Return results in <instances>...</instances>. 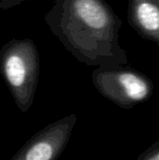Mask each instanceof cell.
Here are the masks:
<instances>
[{"mask_svg": "<svg viewBox=\"0 0 159 160\" xmlns=\"http://www.w3.org/2000/svg\"><path fill=\"white\" fill-rule=\"evenodd\" d=\"M92 82L100 95L123 109L145 102L154 93L151 78L131 68H96Z\"/></svg>", "mask_w": 159, "mask_h": 160, "instance_id": "obj_3", "label": "cell"}, {"mask_svg": "<svg viewBox=\"0 0 159 160\" xmlns=\"http://www.w3.org/2000/svg\"><path fill=\"white\" fill-rule=\"evenodd\" d=\"M77 121L74 113L50 123L33 135L11 160H58Z\"/></svg>", "mask_w": 159, "mask_h": 160, "instance_id": "obj_4", "label": "cell"}, {"mask_svg": "<svg viewBox=\"0 0 159 160\" xmlns=\"http://www.w3.org/2000/svg\"><path fill=\"white\" fill-rule=\"evenodd\" d=\"M45 22L82 63L112 68L129 62L119 40L122 21L107 0H53Z\"/></svg>", "mask_w": 159, "mask_h": 160, "instance_id": "obj_1", "label": "cell"}, {"mask_svg": "<svg viewBox=\"0 0 159 160\" xmlns=\"http://www.w3.org/2000/svg\"><path fill=\"white\" fill-rule=\"evenodd\" d=\"M136 160H159V139L143 152Z\"/></svg>", "mask_w": 159, "mask_h": 160, "instance_id": "obj_6", "label": "cell"}, {"mask_svg": "<svg viewBox=\"0 0 159 160\" xmlns=\"http://www.w3.org/2000/svg\"><path fill=\"white\" fill-rule=\"evenodd\" d=\"M127 22L141 37L159 48V4L156 0H127Z\"/></svg>", "mask_w": 159, "mask_h": 160, "instance_id": "obj_5", "label": "cell"}, {"mask_svg": "<svg viewBox=\"0 0 159 160\" xmlns=\"http://www.w3.org/2000/svg\"><path fill=\"white\" fill-rule=\"evenodd\" d=\"M0 73L17 107L27 112L34 102L39 76V52L34 40L7 42L0 50Z\"/></svg>", "mask_w": 159, "mask_h": 160, "instance_id": "obj_2", "label": "cell"}, {"mask_svg": "<svg viewBox=\"0 0 159 160\" xmlns=\"http://www.w3.org/2000/svg\"><path fill=\"white\" fill-rule=\"evenodd\" d=\"M26 1L31 0H0V10H10Z\"/></svg>", "mask_w": 159, "mask_h": 160, "instance_id": "obj_7", "label": "cell"}, {"mask_svg": "<svg viewBox=\"0 0 159 160\" xmlns=\"http://www.w3.org/2000/svg\"><path fill=\"white\" fill-rule=\"evenodd\" d=\"M156 1H157V3L159 4V0H156Z\"/></svg>", "mask_w": 159, "mask_h": 160, "instance_id": "obj_8", "label": "cell"}]
</instances>
